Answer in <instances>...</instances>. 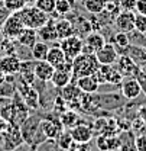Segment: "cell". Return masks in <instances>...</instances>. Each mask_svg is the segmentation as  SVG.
I'll list each match as a JSON object with an SVG mask.
<instances>
[{
  "mask_svg": "<svg viewBox=\"0 0 146 151\" xmlns=\"http://www.w3.org/2000/svg\"><path fill=\"white\" fill-rule=\"evenodd\" d=\"M41 119H42V116H39V115H29L26 118V121L20 125L23 141L28 147H31V145L41 147L42 144L49 141L41 129Z\"/></svg>",
  "mask_w": 146,
  "mask_h": 151,
  "instance_id": "6da1fadb",
  "label": "cell"
},
{
  "mask_svg": "<svg viewBox=\"0 0 146 151\" xmlns=\"http://www.w3.org/2000/svg\"><path fill=\"white\" fill-rule=\"evenodd\" d=\"M100 67L95 54L81 52L73 60V81L84 76H93Z\"/></svg>",
  "mask_w": 146,
  "mask_h": 151,
  "instance_id": "7a4b0ae2",
  "label": "cell"
},
{
  "mask_svg": "<svg viewBox=\"0 0 146 151\" xmlns=\"http://www.w3.org/2000/svg\"><path fill=\"white\" fill-rule=\"evenodd\" d=\"M18 13L22 19V22H23V25H25V28H32V29H39L51 18L48 13L38 9L35 4L33 6H25L23 9L18 10Z\"/></svg>",
  "mask_w": 146,
  "mask_h": 151,
  "instance_id": "3957f363",
  "label": "cell"
},
{
  "mask_svg": "<svg viewBox=\"0 0 146 151\" xmlns=\"http://www.w3.org/2000/svg\"><path fill=\"white\" fill-rule=\"evenodd\" d=\"M25 144L20 127L10 122V127L6 132L1 134V147L4 151H16Z\"/></svg>",
  "mask_w": 146,
  "mask_h": 151,
  "instance_id": "277c9868",
  "label": "cell"
},
{
  "mask_svg": "<svg viewBox=\"0 0 146 151\" xmlns=\"http://www.w3.org/2000/svg\"><path fill=\"white\" fill-rule=\"evenodd\" d=\"M41 129L49 141H55L58 138V135L64 131V127L59 121V115L55 112L45 115L41 119Z\"/></svg>",
  "mask_w": 146,
  "mask_h": 151,
  "instance_id": "5b68a950",
  "label": "cell"
},
{
  "mask_svg": "<svg viewBox=\"0 0 146 151\" xmlns=\"http://www.w3.org/2000/svg\"><path fill=\"white\" fill-rule=\"evenodd\" d=\"M59 47L64 51V54L67 58L74 60L75 57H78L83 50H84V38H81L80 35L74 34L71 37L59 39Z\"/></svg>",
  "mask_w": 146,
  "mask_h": 151,
  "instance_id": "8992f818",
  "label": "cell"
},
{
  "mask_svg": "<svg viewBox=\"0 0 146 151\" xmlns=\"http://www.w3.org/2000/svg\"><path fill=\"white\" fill-rule=\"evenodd\" d=\"M23 29H25V25H23L18 12H12L1 25L3 35L6 38H9V39H16Z\"/></svg>",
  "mask_w": 146,
  "mask_h": 151,
  "instance_id": "52a82bcc",
  "label": "cell"
},
{
  "mask_svg": "<svg viewBox=\"0 0 146 151\" xmlns=\"http://www.w3.org/2000/svg\"><path fill=\"white\" fill-rule=\"evenodd\" d=\"M12 124H16V125H22L25 121H26V118L31 115V109L26 106V103L23 102V99H22V96L20 93L18 92H15L13 94V100H12Z\"/></svg>",
  "mask_w": 146,
  "mask_h": 151,
  "instance_id": "ba28073f",
  "label": "cell"
},
{
  "mask_svg": "<svg viewBox=\"0 0 146 151\" xmlns=\"http://www.w3.org/2000/svg\"><path fill=\"white\" fill-rule=\"evenodd\" d=\"M94 77L100 84L103 83H110V84H120L123 80V76L119 73V70L113 65H104L100 64L98 70L94 73Z\"/></svg>",
  "mask_w": 146,
  "mask_h": 151,
  "instance_id": "9c48e42d",
  "label": "cell"
},
{
  "mask_svg": "<svg viewBox=\"0 0 146 151\" xmlns=\"http://www.w3.org/2000/svg\"><path fill=\"white\" fill-rule=\"evenodd\" d=\"M142 86L140 81L136 77H123L122 83H120V93L125 99L133 100L136 97H139L142 94Z\"/></svg>",
  "mask_w": 146,
  "mask_h": 151,
  "instance_id": "30bf717a",
  "label": "cell"
},
{
  "mask_svg": "<svg viewBox=\"0 0 146 151\" xmlns=\"http://www.w3.org/2000/svg\"><path fill=\"white\" fill-rule=\"evenodd\" d=\"M70 132H71L74 142H77V144H88L94 137V131H93L91 125L87 122H81V121L75 127H73Z\"/></svg>",
  "mask_w": 146,
  "mask_h": 151,
  "instance_id": "8fae6325",
  "label": "cell"
},
{
  "mask_svg": "<svg viewBox=\"0 0 146 151\" xmlns=\"http://www.w3.org/2000/svg\"><path fill=\"white\" fill-rule=\"evenodd\" d=\"M119 51L117 48L111 44V42H106L97 52H95V57L98 60L100 64H104V65H114L117 58H119Z\"/></svg>",
  "mask_w": 146,
  "mask_h": 151,
  "instance_id": "7c38bea8",
  "label": "cell"
},
{
  "mask_svg": "<svg viewBox=\"0 0 146 151\" xmlns=\"http://www.w3.org/2000/svg\"><path fill=\"white\" fill-rule=\"evenodd\" d=\"M135 12L132 10H120V13L114 19V26L117 28V31L120 32H126L130 34L135 31Z\"/></svg>",
  "mask_w": 146,
  "mask_h": 151,
  "instance_id": "4fadbf2b",
  "label": "cell"
},
{
  "mask_svg": "<svg viewBox=\"0 0 146 151\" xmlns=\"http://www.w3.org/2000/svg\"><path fill=\"white\" fill-rule=\"evenodd\" d=\"M95 145L100 151H120V137L116 134L97 135Z\"/></svg>",
  "mask_w": 146,
  "mask_h": 151,
  "instance_id": "5bb4252c",
  "label": "cell"
},
{
  "mask_svg": "<svg viewBox=\"0 0 146 151\" xmlns=\"http://www.w3.org/2000/svg\"><path fill=\"white\" fill-rule=\"evenodd\" d=\"M54 71L55 67H52L46 60H33V74H35L36 80L48 83V81H51Z\"/></svg>",
  "mask_w": 146,
  "mask_h": 151,
  "instance_id": "9a60e30c",
  "label": "cell"
},
{
  "mask_svg": "<svg viewBox=\"0 0 146 151\" xmlns=\"http://www.w3.org/2000/svg\"><path fill=\"white\" fill-rule=\"evenodd\" d=\"M20 58L16 54H4L0 57V68L6 76H16L20 71Z\"/></svg>",
  "mask_w": 146,
  "mask_h": 151,
  "instance_id": "2e32d148",
  "label": "cell"
},
{
  "mask_svg": "<svg viewBox=\"0 0 146 151\" xmlns=\"http://www.w3.org/2000/svg\"><path fill=\"white\" fill-rule=\"evenodd\" d=\"M116 68L123 77H135L137 74V64L126 54H120L116 61Z\"/></svg>",
  "mask_w": 146,
  "mask_h": 151,
  "instance_id": "e0dca14e",
  "label": "cell"
},
{
  "mask_svg": "<svg viewBox=\"0 0 146 151\" xmlns=\"http://www.w3.org/2000/svg\"><path fill=\"white\" fill-rule=\"evenodd\" d=\"M106 42L107 41H106V38L103 37V34H100L98 31H93L84 38V50H83V52L95 54Z\"/></svg>",
  "mask_w": 146,
  "mask_h": 151,
  "instance_id": "ac0fdd59",
  "label": "cell"
},
{
  "mask_svg": "<svg viewBox=\"0 0 146 151\" xmlns=\"http://www.w3.org/2000/svg\"><path fill=\"white\" fill-rule=\"evenodd\" d=\"M38 37H39L41 41H43V42H46V44H48V42H56V41L59 39L58 32H56V26H55L54 16H51L43 26H41V28L38 29Z\"/></svg>",
  "mask_w": 146,
  "mask_h": 151,
  "instance_id": "d6986e66",
  "label": "cell"
},
{
  "mask_svg": "<svg viewBox=\"0 0 146 151\" xmlns=\"http://www.w3.org/2000/svg\"><path fill=\"white\" fill-rule=\"evenodd\" d=\"M78 87H80V90L83 92V93H97L98 92V87H100V83L97 81V78L93 76H84V77H80V78H77L75 81H74Z\"/></svg>",
  "mask_w": 146,
  "mask_h": 151,
  "instance_id": "ffe728a7",
  "label": "cell"
},
{
  "mask_svg": "<svg viewBox=\"0 0 146 151\" xmlns=\"http://www.w3.org/2000/svg\"><path fill=\"white\" fill-rule=\"evenodd\" d=\"M18 44L20 47H25V48H32L38 41H39V37H38V29H32V28H25L20 35L16 38Z\"/></svg>",
  "mask_w": 146,
  "mask_h": 151,
  "instance_id": "44dd1931",
  "label": "cell"
},
{
  "mask_svg": "<svg viewBox=\"0 0 146 151\" xmlns=\"http://www.w3.org/2000/svg\"><path fill=\"white\" fill-rule=\"evenodd\" d=\"M81 94L83 92L80 90V87L71 81V83H68L67 86H64L62 89H61V97L70 105V103H73V102H78L80 100V97H81Z\"/></svg>",
  "mask_w": 146,
  "mask_h": 151,
  "instance_id": "7402d4cb",
  "label": "cell"
},
{
  "mask_svg": "<svg viewBox=\"0 0 146 151\" xmlns=\"http://www.w3.org/2000/svg\"><path fill=\"white\" fill-rule=\"evenodd\" d=\"M55 26H56V32H58L59 39L68 38L75 34V26L68 18H61L55 20Z\"/></svg>",
  "mask_w": 146,
  "mask_h": 151,
  "instance_id": "603a6c76",
  "label": "cell"
},
{
  "mask_svg": "<svg viewBox=\"0 0 146 151\" xmlns=\"http://www.w3.org/2000/svg\"><path fill=\"white\" fill-rule=\"evenodd\" d=\"M71 81H73V73L61 70V68H55L52 78H51V83L55 89H62L64 86H67Z\"/></svg>",
  "mask_w": 146,
  "mask_h": 151,
  "instance_id": "cb8c5ba5",
  "label": "cell"
},
{
  "mask_svg": "<svg viewBox=\"0 0 146 151\" xmlns=\"http://www.w3.org/2000/svg\"><path fill=\"white\" fill-rule=\"evenodd\" d=\"M52 67H59L65 60H67V57L64 54V51L61 50V47H59V44L58 45H52V47H49V51H48V54H46V58H45Z\"/></svg>",
  "mask_w": 146,
  "mask_h": 151,
  "instance_id": "d4e9b609",
  "label": "cell"
},
{
  "mask_svg": "<svg viewBox=\"0 0 146 151\" xmlns=\"http://www.w3.org/2000/svg\"><path fill=\"white\" fill-rule=\"evenodd\" d=\"M23 102L26 103V106L29 109H38L39 108V92L38 89L32 84L31 87H28L23 93H20Z\"/></svg>",
  "mask_w": 146,
  "mask_h": 151,
  "instance_id": "484cf974",
  "label": "cell"
},
{
  "mask_svg": "<svg viewBox=\"0 0 146 151\" xmlns=\"http://www.w3.org/2000/svg\"><path fill=\"white\" fill-rule=\"evenodd\" d=\"M109 42H111L117 48L119 54H123V51L130 45V37H129V34H126V32H120L119 31L117 34L113 35V38L110 39Z\"/></svg>",
  "mask_w": 146,
  "mask_h": 151,
  "instance_id": "4316f807",
  "label": "cell"
},
{
  "mask_svg": "<svg viewBox=\"0 0 146 151\" xmlns=\"http://www.w3.org/2000/svg\"><path fill=\"white\" fill-rule=\"evenodd\" d=\"M59 121H61V124H62L64 128L71 129L73 127H75L80 122V118H78V113L77 112H74L71 109H67L64 113L59 115Z\"/></svg>",
  "mask_w": 146,
  "mask_h": 151,
  "instance_id": "83f0119b",
  "label": "cell"
},
{
  "mask_svg": "<svg viewBox=\"0 0 146 151\" xmlns=\"http://www.w3.org/2000/svg\"><path fill=\"white\" fill-rule=\"evenodd\" d=\"M107 0H84L83 6L90 15H100L106 7Z\"/></svg>",
  "mask_w": 146,
  "mask_h": 151,
  "instance_id": "f1b7e54d",
  "label": "cell"
},
{
  "mask_svg": "<svg viewBox=\"0 0 146 151\" xmlns=\"http://www.w3.org/2000/svg\"><path fill=\"white\" fill-rule=\"evenodd\" d=\"M120 137V151H137L136 150V142H135V137L132 132H125Z\"/></svg>",
  "mask_w": 146,
  "mask_h": 151,
  "instance_id": "f546056e",
  "label": "cell"
},
{
  "mask_svg": "<svg viewBox=\"0 0 146 151\" xmlns=\"http://www.w3.org/2000/svg\"><path fill=\"white\" fill-rule=\"evenodd\" d=\"M55 141H56V147L62 151H67L74 144V139H73V137H71L70 129L68 131H62L58 135V138Z\"/></svg>",
  "mask_w": 146,
  "mask_h": 151,
  "instance_id": "4dcf8cb0",
  "label": "cell"
},
{
  "mask_svg": "<svg viewBox=\"0 0 146 151\" xmlns=\"http://www.w3.org/2000/svg\"><path fill=\"white\" fill-rule=\"evenodd\" d=\"M31 51H32L33 60H45L48 51H49V45L43 41H38L36 44L31 48Z\"/></svg>",
  "mask_w": 146,
  "mask_h": 151,
  "instance_id": "1f68e13d",
  "label": "cell"
},
{
  "mask_svg": "<svg viewBox=\"0 0 146 151\" xmlns=\"http://www.w3.org/2000/svg\"><path fill=\"white\" fill-rule=\"evenodd\" d=\"M73 4L70 0H56L55 3V15H61V16H67L73 12Z\"/></svg>",
  "mask_w": 146,
  "mask_h": 151,
  "instance_id": "d6a6232c",
  "label": "cell"
},
{
  "mask_svg": "<svg viewBox=\"0 0 146 151\" xmlns=\"http://www.w3.org/2000/svg\"><path fill=\"white\" fill-rule=\"evenodd\" d=\"M28 1L29 0H3V6L12 13V12H18L25 6H28Z\"/></svg>",
  "mask_w": 146,
  "mask_h": 151,
  "instance_id": "836d02e7",
  "label": "cell"
},
{
  "mask_svg": "<svg viewBox=\"0 0 146 151\" xmlns=\"http://www.w3.org/2000/svg\"><path fill=\"white\" fill-rule=\"evenodd\" d=\"M55 3L56 0H35V6L42 12L48 13L49 16L55 12Z\"/></svg>",
  "mask_w": 146,
  "mask_h": 151,
  "instance_id": "e575fe53",
  "label": "cell"
},
{
  "mask_svg": "<svg viewBox=\"0 0 146 151\" xmlns=\"http://www.w3.org/2000/svg\"><path fill=\"white\" fill-rule=\"evenodd\" d=\"M135 31L142 35H146V15L143 13L135 15Z\"/></svg>",
  "mask_w": 146,
  "mask_h": 151,
  "instance_id": "d590c367",
  "label": "cell"
},
{
  "mask_svg": "<svg viewBox=\"0 0 146 151\" xmlns=\"http://www.w3.org/2000/svg\"><path fill=\"white\" fill-rule=\"evenodd\" d=\"M15 86L10 83V81H7V80H4L3 83H0V97H10V96H13L15 94Z\"/></svg>",
  "mask_w": 146,
  "mask_h": 151,
  "instance_id": "8d00e7d4",
  "label": "cell"
},
{
  "mask_svg": "<svg viewBox=\"0 0 146 151\" xmlns=\"http://www.w3.org/2000/svg\"><path fill=\"white\" fill-rule=\"evenodd\" d=\"M68 103L61 97V94L58 96V97H55L54 100V112L58 113V115H61V113H64L67 109H68V106H67Z\"/></svg>",
  "mask_w": 146,
  "mask_h": 151,
  "instance_id": "74e56055",
  "label": "cell"
},
{
  "mask_svg": "<svg viewBox=\"0 0 146 151\" xmlns=\"http://www.w3.org/2000/svg\"><path fill=\"white\" fill-rule=\"evenodd\" d=\"M119 4H120L122 10H132V12H135L137 0H119Z\"/></svg>",
  "mask_w": 146,
  "mask_h": 151,
  "instance_id": "f35d334b",
  "label": "cell"
},
{
  "mask_svg": "<svg viewBox=\"0 0 146 151\" xmlns=\"http://www.w3.org/2000/svg\"><path fill=\"white\" fill-rule=\"evenodd\" d=\"M135 142H136V150L137 151H146V135L145 134L137 135L136 139H135Z\"/></svg>",
  "mask_w": 146,
  "mask_h": 151,
  "instance_id": "ab89813d",
  "label": "cell"
},
{
  "mask_svg": "<svg viewBox=\"0 0 146 151\" xmlns=\"http://www.w3.org/2000/svg\"><path fill=\"white\" fill-rule=\"evenodd\" d=\"M9 127H10V121H7L6 118L0 116V135H1L3 132L7 131V129H9Z\"/></svg>",
  "mask_w": 146,
  "mask_h": 151,
  "instance_id": "60d3db41",
  "label": "cell"
},
{
  "mask_svg": "<svg viewBox=\"0 0 146 151\" xmlns=\"http://www.w3.org/2000/svg\"><path fill=\"white\" fill-rule=\"evenodd\" d=\"M136 12H137V13H143V15H146V0H137Z\"/></svg>",
  "mask_w": 146,
  "mask_h": 151,
  "instance_id": "b9f144b4",
  "label": "cell"
},
{
  "mask_svg": "<svg viewBox=\"0 0 146 151\" xmlns=\"http://www.w3.org/2000/svg\"><path fill=\"white\" fill-rule=\"evenodd\" d=\"M4 80H6V74H4V73H3V70L0 68V83H3Z\"/></svg>",
  "mask_w": 146,
  "mask_h": 151,
  "instance_id": "7bdbcfd3",
  "label": "cell"
},
{
  "mask_svg": "<svg viewBox=\"0 0 146 151\" xmlns=\"http://www.w3.org/2000/svg\"><path fill=\"white\" fill-rule=\"evenodd\" d=\"M71 1V4H73V7H75L78 3H84V0H70Z\"/></svg>",
  "mask_w": 146,
  "mask_h": 151,
  "instance_id": "ee69618b",
  "label": "cell"
},
{
  "mask_svg": "<svg viewBox=\"0 0 146 151\" xmlns=\"http://www.w3.org/2000/svg\"><path fill=\"white\" fill-rule=\"evenodd\" d=\"M28 151H38V147H36V145H31Z\"/></svg>",
  "mask_w": 146,
  "mask_h": 151,
  "instance_id": "f6af8a7d",
  "label": "cell"
},
{
  "mask_svg": "<svg viewBox=\"0 0 146 151\" xmlns=\"http://www.w3.org/2000/svg\"><path fill=\"white\" fill-rule=\"evenodd\" d=\"M0 151H4V150H3V147H0Z\"/></svg>",
  "mask_w": 146,
  "mask_h": 151,
  "instance_id": "bcb514c9",
  "label": "cell"
},
{
  "mask_svg": "<svg viewBox=\"0 0 146 151\" xmlns=\"http://www.w3.org/2000/svg\"><path fill=\"white\" fill-rule=\"evenodd\" d=\"M145 37H146V35H145Z\"/></svg>",
  "mask_w": 146,
  "mask_h": 151,
  "instance_id": "7dc6e473",
  "label": "cell"
}]
</instances>
